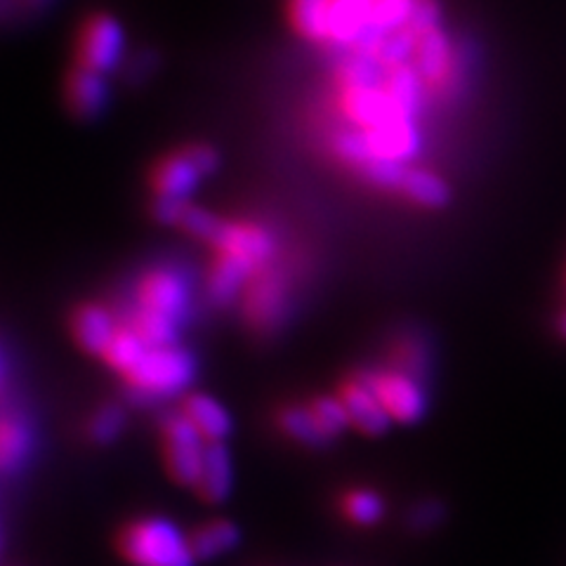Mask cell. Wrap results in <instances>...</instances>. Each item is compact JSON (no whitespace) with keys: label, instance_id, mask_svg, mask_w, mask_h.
<instances>
[{"label":"cell","instance_id":"obj_1","mask_svg":"<svg viewBox=\"0 0 566 566\" xmlns=\"http://www.w3.org/2000/svg\"><path fill=\"white\" fill-rule=\"evenodd\" d=\"M116 553L130 566H197L189 534L172 520L147 515L123 524L116 534Z\"/></svg>","mask_w":566,"mask_h":566},{"label":"cell","instance_id":"obj_2","mask_svg":"<svg viewBox=\"0 0 566 566\" xmlns=\"http://www.w3.org/2000/svg\"><path fill=\"white\" fill-rule=\"evenodd\" d=\"M193 378V359L180 345L149 347L145 357L123 380L135 395L170 397L182 392Z\"/></svg>","mask_w":566,"mask_h":566},{"label":"cell","instance_id":"obj_3","mask_svg":"<svg viewBox=\"0 0 566 566\" xmlns=\"http://www.w3.org/2000/svg\"><path fill=\"white\" fill-rule=\"evenodd\" d=\"M208 441L177 411L161 422V453L170 480L177 486L193 489L203 468Z\"/></svg>","mask_w":566,"mask_h":566},{"label":"cell","instance_id":"obj_4","mask_svg":"<svg viewBox=\"0 0 566 566\" xmlns=\"http://www.w3.org/2000/svg\"><path fill=\"white\" fill-rule=\"evenodd\" d=\"M123 50H126V31L114 14L93 12L81 22L74 41L76 66L109 74L120 64Z\"/></svg>","mask_w":566,"mask_h":566},{"label":"cell","instance_id":"obj_5","mask_svg":"<svg viewBox=\"0 0 566 566\" xmlns=\"http://www.w3.org/2000/svg\"><path fill=\"white\" fill-rule=\"evenodd\" d=\"M241 300L243 316L251 328L258 333H272L286 316L289 283L283 279V272L268 262L245 283Z\"/></svg>","mask_w":566,"mask_h":566},{"label":"cell","instance_id":"obj_6","mask_svg":"<svg viewBox=\"0 0 566 566\" xmlns=\"http://www.w3.org/2000/svg\"><path fill=\"white\" fill-rule=\"evenodd\" d=\"M361 378L370 385V389H374L376 397L380 399L382 409L395 422L411 424L420 420L424 409H428V399H424L420 382L399 368L389 366L378 370H366Z\"/></svg>","mask_w":566,"mask_h":566},{"label":"cell","instance_id":"obj_7","mask_svg":"<svg viewBox=\"0 0 566 566\" xmlns=\"http://www.w3.org/2000/svg\"><path fill=\"white\" fill-rule=\"evenodd\" d=\"M210 245L216 253L243 258L255 268L272 262L274 255V237L264 227L245 220H222Z\"/></svg>","mask_w":566,"mask_h":566},{"label":"cell","instance_id":"obj_8","mask_svg":"<svg viewBox=\"0 0 566 566\" xmlns=\"http://www.w3.org/2000/svg\"><path fill=\"white\" fill-rule=\"evenodd\" d=\"M338 397L347 411L349 428H354L366 437H380L387 432L392 418L387 416L380 399L376 397L374 389H370V385L361 378V374L357 378L343 380Z\"/></svg>","mask_w":566,"mask_h":566},{"label":"cell","instance_id":"obj_9","mask_svg":"<svg viewBox=\"0 0 566 566\" xmlns=\"http://www.w3.org/2000/svg\"><path fill=\"white\" fill-rule=\"evenodd\" d=\"M137 305L180 322L187 312V286L182 276L170 270H149L137 283Z\"/></svg>","mask_w":566,"mask_h":566},{"label":"cell","instance_id":"obj_10","mask_svg":"<svg viewBox=\"0 0 566 566\" xmlns=\"http://www.w3.org/2000/svg\"><path fill=\"white\" fill-rule=\"evenodd\" d=\"M411 64L418 71L422 85L430 87V91H439V87L449 85V81L453 78L455 62L453 45L449 41V35L441 31V27L418 35Z\"/></svg>","mask_w":566,"mask_h":566},{"label":"cell","instance_id":"obj_11","mask_svg":"<svg viewBox=\"0 0 566 566\" xmlns=\"http://www.w3.org/2000/svg\"><path fill=\"white\" fill-rule=\"evenodd\" d=\"M109 102V83L106 74L83 66L69 69L64 78V104L69 114L78 120L97 118Z\"/></svg>","mask_w":566,"mask_h":566},{"label":"cell","instance_id":"obj_12","mask_svg":"<svg viewBox=\"0 0 566 566\" xmlns=\"http://www.w3.org/2000/svg\"><path fill=\"white\" fill-rule=\"evenodd\" d=\"M338 106L340 114L361 130H370L380 126V123L403 116L395 109L392 99L387 97L385 85L378 87H338Z\"/></svg>","mask_w":566,"mask_h":566},{"label":"cell","instance_id":"obj_13","mask_svg":"<svg viewBox=\"0 0 566 566\" xmlns=\"http://www.w3.org/2000/svg\"><path fill=\"white\" fill-rule=\"evenodd\" d=\"M364 133L370 154L389 158V161L406 164L420 149V133L416 128L413 116H395Z\"/></svg>","mask_w":566,"mask_h":566},{"label":"cell","instance_id":"obj_14","mask_svg":"<svg viewBox=\"0 0 566 566\" xmlns=\"http://www.w3.org/2000/svg\"><path fill=\"white\" fill-rule=\"evenodd\" d=\"M118 324L114 314L97 305V303H85L78 305L69 318V331L74 343L91 357H102L104 349L109 347V343L114 340V335L118 333Z\"/></svg>","mask_w":566,"mask_h":566},{"label":"cell","instance_id":"obj_15","mask_svg":"<svg viewBox=\"0 0 566 566\" xmlns=\"http://www.w3.org/2000/svg\"><path fill=\"white\" fill-rule=\"evenodd\" d=\"M201 172L199 168L189 161V156L180 149L175 154H168L164 158H158L149 172V185L156 197H166V199H185L189 193L197 189L201 182Z\"/></svg>","mask_w":566,"mask_h":566},{"label":"cell","instance_id":"obj_16","mask_svg":"<svg viewBox=\"0 0 566 566\" xmlns=\"http://www.w3.org/2000/svg\"><path fill=\"white\" fill-rule=\"evenodd\" d=\"M260 268L251 264L243 258L229 255V253H216L212 258L208 276H206V289L212 303L229 305L234 297H239L245 289V283Z\"/></svg>","mask_w":566,"mask_h":566},{"label":"cell","instance_id":"obj_17","mask_svg":"<svg viewBox=\"0 0 566 566\" xmlns=\"http://www.w3.org/2000/svg\"><path fill=\"white\" fill-rule=\"evenodd\" d=\"M180 413L199 430L208 444H224V439L232 432V418L224 406L208 395H187L182 399Z\"/></svg>","mask_w":566,"mask_h":566},{"label":"cell","instance_id":"obj_18","mask_svg":"<svg viewBox=\"0 0 566 566\" xmlns=\"http://www.w3.org/2000/svg\"><path fill=\"white\" fill-rule=\"evenodd\" d=\"M232 458H229V451L224 444H208L206 447V458H203V468L197 480V491L199 499L208 505H218L229 499V491H232Z\"/></svg>","mask_w":566,"mask_h":566},{"label":"cell","instance_id":"obj_19","mask_svg":"<svg viewBox=\"0 0 566 566\" xmlns=\"http://www.w3.org/2000/svg\"><path fill=\"white\" fill-rule=\"evenodd\" d=\"M374 0H328V43L352 48L370 22Z\"/></svg>","mask_w":566,"mask_h":566},{"label":"cell","instance_id":"obj_20","mask_svg":"<svg viewBox=\"0 0 566 566\" xmlns=\"http://www.w3.org/2000/svg\"><path fill=\"white\" fill-rule=\"evenodd\" d=\"M286 22L310 43H328V0H286Z\"/></svg>","mask_w":566,"mask_h":566},{"label":"cell","instance_id":"obj_21","mask_svg":"<svg viewBox=\"0 0 566 566\" xmlns=\"http://www.w3.org/2000/svg\"><path fill=\"white\" fill-rule=\"evenodd\" d=\"M239 541L241 531L229 520H210L189 534L191 551L197 559H216L229 551H234Z\"/></svg>","mask_w":566,"mask_h":566},{"label":"cell","instance_id":"obj_22","mask_svg":"<svg viewBox=\"0 0 566 566\" xmlns=\"http://www.w3.org/2000/svg\"><path fill=\"white\" fill-rule=\"evenodd\" d=\"M399 193L403 199H409L411 203L420 208H444L451 199L449 185L441 180L439 175L424 170V168H406Z\"/></svg>","mask_w":566,"mask_h":566},{"label":"cell","instance_id":"obj_23","mask_svg":"<svg viewBox=\"0 0 566 566\" xmlns=\"http://www.w3.org/2000/svg\"><path fill=\"white\" fill-rule=\"evenodd\" d=\"M422 87L424 85H422L418 71L413 69L411 62L409 64H401V66H395V69H387L385 93H387L389 99H392L395 109L399 114L416 118Z\"/></svg>","mask_w":566,"mask_h":566},{"label":"cell","instance_id":"obj_24","mask_svg":"<svg viewBox=\"0 0 566 566\" xmlns=\"http://www.w3.org/2000/svg\"><path fill=\"white\" fill-rule=\"evenodd\" d=\"M31 453V432L20 418L10 413L3 416L0 424V465L6 474H12L17 468H22L27 455Z\"/></svg>","mask_w":566,"mask_h":566},{"label":"cell","instance_id":"obj_25","mask_svg":"<svg viewBox=\"0 0 566 566\" xmlns=\"http://www.w3.org/2000/svg\"><path fill=\"white\" fill-rule=\"evenodd\" d=\"M276 424L279 430L291 437L297 444H305V447H324L328 441L324 439V434L318 432L316 428V420L310 411V406L305 403H289L283 406V409L276 413Z\"/></svg>","mask_w":566,"mask_h":566},{"label":"cell","instance_id":"obj_26","mask_svg":"<svg viewBox=\"0 0 566 566\" xmlns=\"http://www.w3.org/2000/svg\"><path fill=\"white\" fill-rule=\"evenodd\" d=\"M147 349H149V345L142 340L130 326H120L118 333L114 335V340L109 343V347L104 349L102 359L106 366L114 368L116 374L128 376L130 370L139 364V359L145 357Z\"/></svg>","mask_w":566,"mask_h":566},{"label":"cell","instance_id":"obj_27","mask_svg":"<svg viewBox=\"0 0 566 566\" xmlns=\"http://www.w3.org/2000/svg\"><path fill=\"white\" fill-rule=\"evenodd\" d=\"M340 512L354 526H374L385 515V503L374 489H349L340 495Z\"/></svg>","mask_w":566,"mask_h":566},{"label":"cell","instance_id":"obj_28","mask_svg":"<svg viewBox=\"0 0 566 566\" xmlns=\"http://www.w3.org/2000/svg\"><path fill=\"white\" fill-rule=\"evenodd\" d=\"M142 340H145L149 347H166V345H177V322L172 318L156 314L149 310H137L135 316L128 324Z\"/></svg>","mask_w":566,"mask_h":566},{"label":"cell","instance_id":"obj_29","mask_svg":"<svg viewBox=\"0 0 566 566\" xmlns=\"http://www.w3.org/2000/svg\"><path fill=\"white\" fill-rule=\"evenodd\" d=\"M307 406L316 420L318 432L324 434L326 441H333L345 428H349V418L340 397H316Z\"/></svg>","mask_w":566,"mask_h":566},{"label":"cell","instance_id":"obj_30","mask_svg":"<svg viewBox=\"0 0 566 566\" xmlns=\"http://www.w3.org/2000/svg\"><path fill=\"white\" fill-rule=\"evenodd\" d=\"M413 8H416V0H374V6H370L368 27L378 29L385 35L389 31L409 27Z\"/></svg>","mask_w":566,"mask_h":566},{"label":"cell","instance_id":"obj_31","mask_svg":"<svg viewBox=\"0 0 566 566\" xmlns=\"http://www.w3.org/2000/svg\"><path fill=\"white\" fill-rule=\"evenodd\" d=\"M126 428V413H123L120 406L116 403H104L93 413V418L87 420L85 434L95 444H112L114 439H118V434Z\"/></svg>","mask_w":566,"mask_h":566},{"label":"cell","instance_id":"obj_32","mask_svg":"<svg viewBox=\"0 0 566 566\" xmlns=\"http://www.w3.org/2000/svg\"><path fill=\"white\" fill-rule=\"evenodd\" d=\"M222 220L212 216V212L199 208V206H185L182 210V218L180 222H177V227L185 229V232L193 239L199 241H206V243H212V239H216L218 229H220Z\"/></svg>","mask_w":566,"mask_h":566},{"label":"cell","instance_id":"obj_33","mask_svg":"<svg viewBox=\"0 0 566 566\" xmlns=\"http://www.w3.org/2000/svg\"><path fill=\"white\" fill-rule=\"evenodd\" d=\"M441 22V6L439 0H416V8L413 14L409 20V29L413 33H424L430 29H437Z\"/></svg>","mask_w":566,"mask_h":566},{"label":"cell","instance_id":"obj_34","mask_svg":"<svg viewBox=\"0 0 566 566\" xmlns=\"http://www.w3.org/2000/svg\"><path fill=\"white\" fill-rule=\"evenodd\" d=\"M392 368L403 370L409 376H418L420 370L424 368V354L416 343H399L395 347V359H392Z\"/></svg>","mask_w":566,"mask_h":566},{"label":"cell","instance_id":"obj_35","mask_svg":"<svg viewBox=\"0 0 566 566\" xmlns=\"http://www.w3.org/2000/svg\"><path fill=\"white\" fill-rule=\"evenodd\" d=\"M182 151L189 156V161L199 168V172L203 177L212 175V172L218 170V166H220L218 151L212 149V147H208V145H201V142H193V145H187Z\"/></svg>","mask_w":566,"mask_h":566},{"label":"cell","instance_id":"obj_36","mask_svg":"<svg viewBox=\"0 0 566 566\" xmlns=\"http://www.w3.org/2000/svg\"><path fill=\"white\" fill-rule=\"evenodd\" d=\"M187 201L185 199H166V197H156L154 206H151V216L156 222L161 224H175L180 222L182 210H185Z\"/></svg>","mask_w":566,"mask_h":566},{"label":"cell","instance_id":"obj_37","mask_svg":"<svg viewBox=\"0 0 566 566\" xmlns=\"http://www.w3.org/2000/svg\"><path fill=\"white\" fill-rule=\"evenodd\" d=\"M439 520H441V505H437L434 501L420 503L411 512V526L413 528H432Z\"/></svg>","mask_w":566,"mask_h":566},{"label":"cell","instance_id":"obj_38","mask_svg":"<svg viewBox=\"0 0 566 566\" xmlns=\"http://www.w3.org/2000/svg\"><path fill=\"white\" fill-rule=\"evenodd\" d=\"M14 3L22 12L35 14V12H43L52 3V0H14Z\"/></svg>","mask_w":566,"mask_h":566},{"label":"cell","instance_id":"obj_39","mask_svg":"<svg viewBox=\"0 0 566 566\" xmlns=\"http://www.w3.org/2000/svg\"><path fill=\"white\" fill-rule=\"evenodd\" d=\"M559 333L566 338V314H562V318H559Z\"/></svg>","mask_w":566,"mask_h":566}]
</instances>
